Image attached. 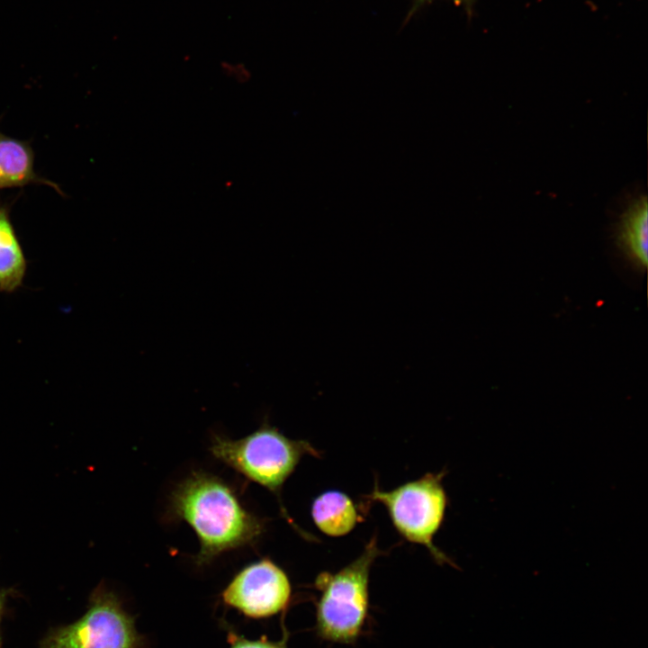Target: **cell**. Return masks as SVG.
<instances>
[{"instance_id": "obj_1", "label": "cell", "mask_w": 648, "mask_h": 648, "mask_svg": "<svg viewBox=\"0 0 648 648\" xmlns=\"http://www.w3.org/2000/svg\"><path fill=\"white\" fill-rule=\"evenodd\" d=\"M171 518L185 521L195 532L200 550L194 562L211 563L220 554L254 544L265 521L248 510L231 486L216 475L194 472L170 495Z\"/></svg>"}, {"instance_id": "obj_2", "label": "cell", "mask_w": 648, "mask_h": 648, "mask_svg": "<svg viewBox=\"0 0 648 648\" xmlns=\"http://www.w3.org/2000/svg\"><path fill=\"white\" fill-rule=\"evenodd\" d=\"M210 451L217 460L277 496L303 455H319L309 442L291 439L266 421L239 439L214 436Z\"/></svg>"}, {"instance_id": "obj_3", "label": "cell", "mask_w": 648, "mask_h": 648, "mask_svg": "<svg viewBox=\"0 0 648 648\" xmlns=\"http://www.w3.org/2000/svg\"><path fill=\"white\" fill-rule=\"evenodd\" d=\"M381 554L374 537L346 567L335 573L325 572L317 576L315 586L320 591L316 610L317 632L322 639L342 644L357 639L368 610L369 572Z\"/></svg>"}, {"instance_id": "obj_4", "label": "cell", "mask_w": 648, "mask_h": 648, "mask_svg": "<svg viewBox=\"0 0 648 648\" xmlns=\"http://www.w3.org/2000/svg\"><path fill=\"white\" fill-rule=\"evenodd\" d=\"M443 477L444 472L427 473L389 491L375 487L368 499L386 508L394 527L403 538L427 547L438 563L454 566L433 543L447 506Z\"/></svg>"}, {"instance_id": "obj_5", "label": "cell", "mask_w": 648, "mask_h": 648, "mask_svg": "<svg viewBox=\"0 0 648 648\" xmlns=\"http://www.w3.org/2000/svg\"><path fill=\"white\" fill-rule=\"evenodd\" d=\"M143 644L119 597L99 584L86 613L72 624L50 629L40 648H143Z\"/></svg>"}, {"instance_id": "obj_6", "label": "cell", "mask_w": 648, "mask_h": 648, "mask_svg": "<svg viewBox=\"0 0 648 648\" xmlns=\"http://www.w3.org/2000/svg\"><path fill=\"white\" fill-rule=\"evenodd\" d=\"M292 588L284 571L269 558L239 570L221 592L223 603L245 616L261 619L284 611Z\"/></svg>"}, {"instance_id": "obj_7", "label": "cell", "mask_w": 648, "mask_h": 648, "mask_svg": "<svg viewBox=\"0 0 648 648\" xmlns=\"http://www.w3.org/2000/svg\"><path fill=\"white\" fill-rule=\"evenodd\" d=\"M616 244L627 263L644 272L648 261V202L638 194L627 202L615 230Z\"/></svg>"}, {"instance_id": "obj_8", "label": "cell", "mask_w": 648, "mask_h": 648, "mask_svg": "<svg viewBox=\"0 0 648 648\" xmlns=\"http://www.w3.org/2000/svg\"><path fill=\"white\" fill-rule=\"evenodd\" d=\"M311 516L316 526L328 536H342L351 532L360 521L352 500L345 493L328 490L313 501Z\"/></svg>"}, {"instance_id": "obj_9", "label": "cell", "mask_w": 648, "mask_h": 648, "mask_svg": "<svg viewBox=\"0 0 648 648\" xmlns=\"http://www.w3.org/2000/svg\"><path fill=\"white\" fill-rule=\"evenodd\" d=\"M31 183L46 184L60 192L56 184L39 177L34 172L30 145L0 132V189Z\"/></svg>"}, {"instance_id": "obj_10", "label": "cell", "mask_w": 648, "mask_h": 648, "mask_svg": "<svg viewBox=\"0 0 648 648\" xmlns=\"http://www.w3.org/2000/svg\"><path fill=\"white\" fill-rule=\"evenodd\" d=\"M26 270V257L8 211L0 207V292L17 291L22 285Z\"/></svg>"}, {"instance_id": "obj_11", "label": "cell", "mask_w": 648, "mask_h": 648, "mask_svg": "<svg viewBox=\"0 0 648 648\" xmlns=\"http://www.w3.org/2000/svg\"><path fill=\"white\" fill-rule=\"evenodd\" d=\"M227 640L230 648H287L285 637L278 642L270 641L266 637L252 640L232 630L228 631Z\"/></svg>"}, {"instance_id": "obj_12", "label": "cell", "mask_w": 648, "mask_h": 648, "mask_svg": "<svg viewBox=\"0 0 648 648\" xmlns=\"http://www.w3.org/2000/svg\"><path fill=\"white\" fill-rule=\"evenodd\" d=\"M433 1L434 0H413L411 9L408 14V19L410 18L421 7H423L424 5L429 4ZM452 1L454 2L456 4L463 6L466 10L467 13L471 14L475 0H452Z\"/></svg>"}, {"instance_id": "obj_13", "label": "cell", "mask_w": 648, "mask_h": 648, "mask_svg": "<svg viewBox=\"0 0 648 648\" xmlns=\"http://www.w3.org/2000/svg\"><path fill=\"white\" fill-rule=\"evenodd\" d=\"M12 590H0V648H2L1 622L5 611V604Z\"/></svg>"}]
</instances>
